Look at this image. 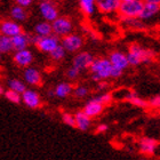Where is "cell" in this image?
Wrapping results in <instances>:
<instances>
[{"label": "cell", "instance_id": "1", "mask_svg": "<svg viewBox=\"0 0 160 160\" xmlns=\"http://www.w3.org/2000/svg\"><path fill=\"white\" fill-rule=\"evenodd\" d=\"M90 79L94 82H100V81H107L109 79H117L121 77L123 72L117 70L112 67L111 62L108 57H97L95 58L89 68Z\"/></svg>", "mask_w": 160, "mask_h": 160}, {"label": "cell", "instance_id": "2", "mask_svg": "<svg viewBox=\"0 0 160 160\" xmlns=\"http://www.w3.org/2000/svg\"><path fill=\"white\" fill-rule=\"evenodd\" d=\"M126 54L130 67H140L142 64H150L157 56L154 50L141 46L140 43H130Z\"/></svg>", "mask_w": 160, "mask_h": 160}, {"label": "cell", "instance_id": "3", "mask_svg": "<svg viewBox=\"0 0 160 160\" xmlns=\"http://www.w3.org/2000/svg\"><path fill=\"white\" fill-rule=\"evenodd\" d=\"M144 6V1L140 0H132L128 2H121L118 10L120 20H127V18H138L142 13Z\"/></svg>", "mask_w": 160, "mask_h": 160}, {"label": "cell", "instance_id": "4", "mask_svg": "<svg viewBox=\"0 0 160 160\" xmlns=\"http://www.w3.org/2000/svg\"><path fill=\"white\" fill-rule=\"evenodd\" d=\"M33 45L41 53L49 55L52 52H54L61 45V39L58 37H56V36H54V34H50V36H47V37H37V36H34Z\"/></svg>", "mask_w": 160, "mask_h": 160}, {"label": "cell", "instance_id": "5", "mask_svg": "<svg viewBox=\"0 0 160 160\" xmlns=\"http://www.w3.org/2000/svg\"><path fill=\"white\" fill-rule=\"evenodd\" d=\"M38 10L40 16L42 17V21H47L49 23L60 17L58 7L54 0H41L38 5Z\"/></svg>", "mask_w": 160, "mask_h": 160}, {"label": "cell", "instance_id": "6", "mask_svg": "<svg viewBox=\"0 0 160 160\" xmlns=\"http://www.w3.org/2000/svg\"><path fill=\"white\" fill-rule=\"evenodd\" d=\"M52 29L53 34L58 37L60 39L64 38L68 34L72 33L73 31V22L67 16H60L56 20L52 22Z\"/></svg>", "mask_w": 160, "mask_h": 160}, {"label": "cell", "instance_id": "7", "mask_svg": "<svg viewBox=\"0 0 160 160\" xmlns=\"http://www.w3.org/2000/svg\"><path fill=\"white\" fill-rule=\"evenodd\" d=\"M83 38L78 33H70L61 39V45L63 46L67 53H79L81 52V48L83 47Z\"/></svg>", "mask_w": 160, "mask_h": 160}, {"label": "cell", "instance_id": "8", "mask_svg": "<svg viewBox=\"0 0 160 160\" xmlns=\"http://www.w3.org/2000/svg\"><path fill=\"white\" fill-rule=\"evenodd\" d=\"M138 151L142 156H144L145 158L153 157L154 154L157 153V150L159 149L160 143L158 142L156 138L149 136L141 137L138 140Z\"/></svg>", "mask_w": 160, "mask_h": 160}, {"label": "cell", "instance_id": "9", "mask_svg": "<svg viewBox=\"0 0 160 160\" xmlns=\"http://www.w3.org/2000/svg\"><path fill=\"white\" fill-rule=\"evenodd\" d=\"M94 60H95V57L93 56V54L86 52V50H81L74 55L73 60H72V67L78 69L80 72H83L86 70H89Z\"/></svg>", "mask_w": 160, "mask_h": 160}, {"label": "cell", "instance_id": "10", "mask_svg": "<svg viewBox=\"0 0 160 160\" xmlns=\"http://www.w3.org/2000/svg\"><path fill=\"white\" fill-rule=\"evenodd\" d=\"M0 32L2 36L8 38H14L23 32V28L18 22L14 20H2L0 21Z\"/></svg>", "mask_w": 160, "mask_h": 160}, {"label": "cell", "instance_id": "11", "mask_svg": "<svg viewBox=\"0 0 160 160\" xmlns=\"http://www.w3.org/2000/svg\"><path fill=\"white\" fill-rule=\"evenodd\" d=\"M22 103L27 108H29V109L36 110V109H39L41 107L42 100H41V97H40L38 92H36L32 88H28L22 94Z\"/></svg>", "mask_w": 160, "mask_h": 160}, {"label": "cell", "instance_id": "12", "mask_svg": "<svg viewBox=\"0 0 160 160\" xmlns=\"http://www.w3.org/2000/svg\"><path fill=\"white\" fill-rule=\"evenodd\" d=\"M109 61L111 62L112 67L117 70L123 71L126 70L127 68L129 67V62H128V57H127V54L125 52H121V50H113L109 54Z\"/></svg>", "mask_w": 160, "mask_h": 160}, {"label": "cell", "instance_id": "13", "mask_svg": "<svg viewBox=\"0 0 160 160\" xmlns=\"http://www.w3.org/2000/svg\"><path fill=\"white\" fill-rule=\"evenodd\" d=\"M33 60H34L33 53L29 48L17 50V52H14L13 54L14 63L16 64L17 67L23 68V69L31 67V64L33 63Z\"/></svg>", "mask_w": 160, "mask_h": 160}, {"label": "cell", "instance_id": "14", "mask_svg": "<svg viewBox=\"0 0 160 160\" xmlns=\"http://www.w3.org/2000/svg\"><path fill=\"white\" fill-rule=\"evenodd\" d=\"M23 81L27 83V86L37 87L42 83V77L41 72L38 70L37 68L29 67L24 69L23 72Z\"/></svg>", "mask_w": 160, "mask_h": 160}, {"label": "cell", "instance_id": "15", "mask_svg": "<svg viewBox=\"0 0 160 160\" xmlns=\"http://www.w3.org/2000/svg\"><path fill=\"white\" fill-rule=\"evenodd\" d=\"M34 36H32L31 33H28V32H22L16 37L12 38V41H13V47H14V52H17V50H22V49H27L29 48L31 43H33Z\"/></svg>", "mask_w": 160, "mask_h": 160}, {"label": "cell", "instance_id": "16", "mask_svg": "<svg viewBox=\"0 0 160 160\" xmlns=\"http://www.w3.org/2000/svg\"><path fill=\"white\" fill-rule=\"evenodd\" d=\"M104 108L105 107H104L103 104H101L95 97H93V98L87 101V103L85 104L82 111L89 118L94 119V118H96L102 114V112L104 111Z\"/></svg>", "mask_w": 160, "mask_h": 160}, {"label": "cell", "instance_id": "17", "mask_svg": "<svg viewBox=\"0 0 160 160\" xmlns=\"http://www.w3.org/2000/svg\"><path fill=\"white\" fill-rule=\"evenodd\" d=\"M120 5H121L120 0H97V9L105 15L118 14Z\"/></svg>", "mask_w": 160, "mask_h": 160}, {"label": "cell", "instance_id": "18", "mask_svg": "<svg viewBox=\"0 0 160 160\" xmlns=\"http://www.w3.org/2000/svg\"><path fill=\"white\" fill-rule=\"evenodd\" d=\"M123 100L128 102L129 104H132V105H134V107L140 108V109H147V108H149L148 100L141 97L136 92H133V90L126 92L125 95H123Z\"/></svg>", "mask_w": 160, "mask_h": 160}, {"label": "cell", "instance_id": "19", "mask_svg": "<svg viewBox=\"0 0 160 160\" xmlns=\"http://www.w3.org/2000/svg\"><path fill=\"white\" fill-rule=\"evenodd\" d=\"M159 13H160V6L144 1L143 9H142V13H141L138 18L142 20L143 22H147V21H150L152 18H154Z\"/></svg>", "mask_w": 160, "mask_h": 160}, {"label": "cell", "instance_id": "20", "mask_svg": "<svg viewBox=\"0 0 160 160\" xmlns=\"http://www.w3.org/2000/svg\"><path fill=\"white\" fill-rule=\"evenodd\" d=\"M76 118V128L81 132H87L92 126V118H89L82 110L74 113Z\"/></svg>", "mask_w": 160, "mask_h": 160}, {"label": "cell", "instance_id": "21", "mask_svg": "<svg viewBox=\"0 0 160 160\" xmlns=\"http://www.w3.org/2000/svg\"><path fill=\"white\" fill-rule=\"evenodd\" d=\"M74 87L70 82H60L54 87V96L57 98H67L69 95L73 93Z\"/></svg>", "mask_w": 160, "mask_h": 160}, {"label": "cell", "instance_id": "22", "mask_svg": "<svg viewBox=\"0 0 160 160\" xmlns=\"http://www.w3.org/2000/svg\"><path fill=\"white\" fill-rule=\"evenodd\" d=\"M79 8L85 16L90 17L97 9V0H79Z\"/></svg>", "mask_w": 160, "mask_h": 160}, {"label": "cell", "instance_id": "23", "mask_svg": "<svg viewBox=\"0 0 160 160\" xmlns=\"http://www.w3.org/2000/svg\"><path fill=\"white\" fill-rule=\"evenodd\" d=\"M34 34L37 37H47L53 34V29H52V23L47 21H41L36 24L34 27Z\"/></svg>", "mask_w": 160, "mask_h": 160}, {"label": "cell", "instance_id": "24", "mask_svg": "<svg viewBox=\"0 0 160 160\" xmlns=\"http://www.w3.org/2000/svg\"><path fill=\"white\" fill-rule=\"evenodd\" d=\"M9 14H10L12 20L16 21V22H18V23L27 21V18H28L27 8H23V7L17 6V5H14V6L10 8Z\"/></svg>", "mask_w": 160, "mask_h": 160}, {"label": "cell", "instance_id": "25", "mask_svg": "<svg viewBox=\"0 0 160 160\" xmlns=\"http://www.w3.org/2000/svg\"><path fill=\"white\" fill-rule=\"evenodd\" d=\"M7 86H8V89L17 92V93L20 94H23L28 89L27 83L24 82L23 80L17 79V78H12V79L8 80L7 81Z\"/></svg>", "mask_w": 160, "mask_h": 160}, {"label": "cell", "instance_id": "26", "mask_svg": "<svg viewBox=\"0 0 160 160\" xmlns=\"http://www.w3.org/2000/svg\"><path fill=\"white\" fill-rule=\"evenodd\" d=\"M125 27L129 28L132 30H143L145 29V22H143L140 18H127V20H121Z\"/></svg>", "mask_w": 160, "mask_h": 160}, {"label": "cell", "instance_id": "27", "mask_svg": "<svg viewBox=\"0 0 160 160\" xmlns=\"http://www.w3.org/2000/svg\"><path fill=\"white\" fill-rule=\"evenodd\" d=\"M10 52H14L12 38H8V37L2 36L1 39H0V53L3 55V54L10 53Z\"/></svg>", "mask_w": 160, "mask_h": 160}, {"label": "cell", "instance_id": "28", "mask_svg": "<svg viewBox=\"0 0 160 160\" xmlns=\"http://www.w3.org/2000/svg\"><path fill=\"white\" fill-rule=\"evenodd\" d=\"M3 96L6 98L8 102L13 104H20L22 103V94L17 93V92H14V90H10V89H6L5 94H3Z\"/></svg>", "mask_w": 160, "mask_h": 160}, {"label": "cell", "instance_id": "29", "mask_svg": "<svg viewBox=\"0 0 160 160\" xmlns=\"http://www.w3.org/2000/svg\"><path fill=\"white\" fill-rule=\"evenodd\" d=\"M73 96L76 98H85V97L88 96V94H89V88L85 85H78L77 87H74L73 88Z\"/></svg>", "mask_w": 160, "mask_h": 160}, {"label": "cell", "instance_id": "30", "mask_svg": "<svg viewBox=\"0 0 160 160\" xmlns=\"http://www.w3.org/2000/svg\"><path fill=\"white\" fill-rule=\"evenodd\" d=\"M95 98H96L101 104H103L104 107H108V105H110V104L113 102V95L111 93H109V92H104V93L98 94L97 96H95Z\"/></svg>", "mask_w": 160, "mask_h": 160}, {"label": "cell", "instance_id": "31", "mask_svg": "<svg viewBox=\"0 0 160 160\" xmlns=\"http://www.w3.org/2000/svg\"><path fill=\"white\" fill-rule=\"evenodd\" d=\"M67 54L68 53L65 52V49L63 48V46H62V45H60L56 49L49 54V56H50V58H52L53 61H55V62H60V61H62L64 57H65V55H67Z\"/></svg>", "mask_w": 160, "mask_h": 160}, {"label": "cell", "instance_id": "32", "mask_svg": "<svg viewBox=\"0 0 160 160\" xmlns=\"http://www.w3.org/2000/svg\"><path fill=\"white\" fill-rule=\"evenodd\" d=\"M80 74H81V72H80L78 69H76L74 67H72V65H71L70 68H68L67 71H65V76H67V78L70 80V81L77 80Z\"/></svg>", "mask_w": 160, "mask_h": 160}, {"label": "cell", "instance_id": "33", "mask_svg": "<svg viewBox=\"0 0 160 160\" xmlns=\"http://www.w3.org/2000/svg\"><path fill=\"white\" fill-rule=\"evenodd\" d=\"M62 121L65 125H68V126L76 128V118H74V114L70 113V112H63L62 113Z\"/></svg>", "mask_w": 160, "mask_h": 160}, {"label": "cell", "instance_id": "34", "mask_svg": "<svg viewBox=\"0 0 160 160\" xmlns=\"http://www.w3.org/2000/svg\"><path fill=\"white\" fill-rule=\"evenodd\" d=\"M148 103H149V108H151V109L160 110V94L159 95H154L151 98H149Z\"/></svg>", "mask_w": 160, "mask_h": 160}, {"label": "cell", "instance_id": "35", "mask_svg": "<svg viewBox=\"0 0 160 160\" xmlns=\"http://www.w3.org/2000/svg\"><path fill=\"white\" fill-rule=\"evenodd\" d=\"M14 2L17 6H21L23 7V8H28V7H30L32 5L33 0H14Z\"/></svg>", "mask_w": 160, "mask_h": 160}, {"label": "cell", "instance_id": "36", "mask_svg": "<svg viewBox=\"0 0 160 160\" xmlns=\"http://www.w3.org/2000/svg\"><path fill=\"white\" fill-rule=\"evenodd\" d=\"M108 88H109V82L108 81H100V82H97L96 85V90H98V92H105V90H108Z\"/></svg>", "mask_w": 160, "mask_h": 160}, {"label": "cell", "instance_id": "37", "mask_svg": "<svg viewBox=\"0 0 160 160\" xmlns=\"http://www.w3.org/2000/svg\"><path fill=\"white\" fill-rule=\"evenodd\" d=\"M108 129H109V126H108L107 123H100V125H97L96 129H95V133L104 134V133H107Z\"/></svg>", "mask_w": 160, "mask_h": 160}, {"label": "cell", "instance_id": "38", "mask_svg": "<svg viewBox=\"0 0 160 160\" xmlns=\"http://www.w3.org/2000/svg\"><path fill=\"white\" fill-rule=\"evenodd\" d=\"M147 2H151V3H154V5H158L160 6V0H145Z\"/></svg>", "mask_w": 160, "mask_h": 160}, {"label": "cell", "instance_id": "39", "mask_svg": "<svg viewBox=\"0 0 160 160\" xmlns=\"http://www.w3.org/2000/svg\"><path fill=\"white\" fill-rule=\"evenodd\" d=\"M5 92H6V89H5V87H3L2 83L0 82V96H1V95H3V94H5Z\"/></svg>", "mask_w": 160, "mask_h": 160}, {"label": "cell", "instance_id": "40", "mask_svg": "<svg viewBox=\"0 0 160 160\" xmlns=\"http://www.w3.org/2000/svg\"><path fill=\"white\" fill-rule=\"evenodd\" d=\"M121 2H128V1H132V0H120Z\"/></svg>", "mask_w": 160, "mask_h": 160}, {"label": "cell", "instance_id": "41", "mask_svg": "<svg viewBox=\"0 0 160 160\" xmlns=\"http://www.w3.org/2000/svg\"><path fill=\"white\" fill-rule=\"evenodd\" d=\"M1 60H2V54L0 53V62H1Z\"/></svg>", "mask_w": 160, "mask_h": 160}, {"label": "cell", "instance_id": "42", "mask_svg": "<svg viewBox=\"0 0 160 160\" xmlns=\"http://www.w3.org/2000/svg\"><path fill=\"white\" fill-rule=\"evenodd\" d=\"M140 160H148V158H145V157H144V158H141Z\"/></svg>", "mask_w": 160, "mask_h": 160}, {"label": "cell", "instance_id": "43", "mask_svg": "<svg viewBox=\"0 0 160 160\" xmlns=\"http://www.w3.org/2000/svg\"><path fill=\"white\" fill-rule=\"evenodd\" d=\"M1 37H2V34H1V32H0V39H1Z\"/></svg>", "mask_w": 160, "mask_h": 160}, {"label": "cell", "instance_id": "44", "mask_svg": "<svg viewBox=\"0 0 160 160\" xmlns=\"http://www.w3.org/2000/svg\"><path fill=\"white\" fill-rule=\"evenodd\" d=\"M140 1H145V0H140Z\"/></svg>", "mask_w": 160, "mask_h": 160}, {"label": "cell", "instance_id": "45", "mask_svg": "<svg viewBox=\"0 0 160 160\" xmlns=\"http://www.w3.org/2000/svg\"><path fill=\"white\" fill-rule=\"evenodd\" d=\"M159 160H160V159H159Z\"/></svg>", "mask_w": 160, "mask_h": 160}]
</instances>
